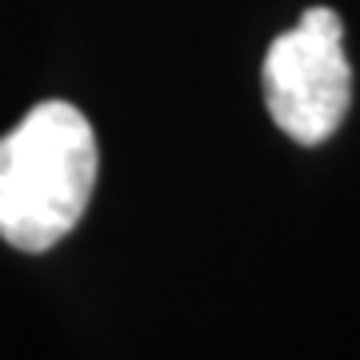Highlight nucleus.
Segmentation results:
<instances>
[{
  "mask_svg": "<svg viewBox=\"0 0 360 360\" xmlns=\"http://www.w3.org/2000/svg\"><path fill=\"white\" fill-rule=\"evenodd\" d=\"M264 104L296 144L328 141L352 104L345 25L333 8H309L264 56Z\"/></svg>",
  "mask_w": 360,
  "mask_h": 360,
  "instance_id": "nucleus-2",
  "label": "nucleus"
},
{
  "mask_svg": "<svg viewBox=\"0 0 360 360\" xmlns=\"http://www.w3.org/2000/svg\"><path fill=\"white\" fill-rule=\"evenodd\" d=\"M96 132L65 101H44L0 141V236L49 252L77 229L96 188Z\"/></svg>",
  "mask_w": 360,
  "mask_h": 360,
  "instance_id": "nucleus-1",
  "label": "nucleus"
}]
</instances>
